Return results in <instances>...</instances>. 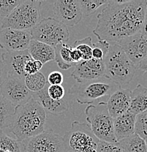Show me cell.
<instances>
[{
  "mask_svg": "<svg viewBox=\"0 0 147 152\" xmlns=\"http://www.w3.org/2000/svg\"><path fill=\"white\" fill-rule=\"evenodd\" d=\"M23 0H0V16L6 18Z\"/></svg>",
  "mask_w": 147,
  "mask_h": 152,
  "instance_id": "obj_30",
  "label": "cell"
},
{
  "mask_svg": "<svg viewBox=\"0 0 147 152\" xmlns=\"http://www.w3.org/2000/svg\"><path fill=\"white\" fill-rule=\"evenodd\" d=\"M24 83L26 88L31 93L38 92L45 88L48 83L45 75L38 72L32 75H26L24 77Z\"/></svg>",
  "mask_w": 147,
  "mask_h": 152,
  "instance_id": "obj_24",
  "label": "cell"
},
{
  "mask_svg": "<svg viewBox=\"0 0 147 152\" xmlns=\"http://www.w3.org/2000/svg\"><path fill=\"white\" fill-rule=\"evenodd\" d=\"M120 87L113 80L103 77L97 80L75 83L69 89V94L73 95L79 104H91L96 99L105 96H110Z\"/></svg>",
  "mask_w": 147,
  "mask_h": 152,
  "instance_id": "obj_5",
  "label": "cell"
},
{
  "mask_svg": "<svg viewBox=\"0 0 147 152\" xmlns=\"http://www.w3.org/2000/svg\"><path fill=\"white\" fill-rule=\"evenodd\" d=\"M118 142L122 152H147L146 141L135 133Z\"/></svg>",
  "mask_w": 147,
  "mask_h": 152,
  "instance_id": "obj_22",
  "label": "cell"
},
{
  "mask_svg": "<svg viewBox=\"0 0 147 152\" xmlns=\"http://www.w3.org/2000/svg\"><path fill=\"white\" fill-rule=\"evenodd\" d=\"M53 10L56 20L67 26L78 24L83 18L81 7L77 0L55 1Z\"/></svg>",
  "mask_w": 147,
  "mask_h": 152,
  "instance_id": "obj_13",
  "label": "cell"
},
{
  "mask_svg": "<svg viewBox=\"0 0 147 152\" xmlns=\"http://www.w3.org/2000/svg\"><path fill=\"white\" fill-rule=\"evenodd\" d=\"M64 81V77L61 72L59 71H53L49 74L48 83L49 85H61Z\"/></svg>",
  "mask_w": 147,
  "mask_h": 152,
  "instance_id": "obj_34",
  "label": "cell"
},
{
  "mask_svg": "<svg viewBox=\"0 0 147 152\" xmlns=\"http://www.w3.org/2000/svg\"><path fill=\"white\" fill-rule=\"evenodd\" d=\"M48 94L52 99L59 101L63 99L65 91L61 85H49L48 87Z\"/></svg>",
  "mask_w": 147,
  "mask_h": 152,
  "instance_id": "obj_31",
  "label": "cell"
},
{
  "mask_svg": "<svg viewBox=\"0 0 147 152\" xmlns=\"http://www.w3.org/2000/svg\"><path fill=\"white\" fill-rule=\"evenodd\" d=\"M85 114L91 131L99 140L117 142L113 130V118L108 113L106 102H101L96 105L88 104L85 109Z\"/></svg>",
  "mask_w": 147,
  "mask_h": 152,
  "instance_id": "obj_4",
  "label": "cell"
},
{
  "mask_svg": "<svg viewBox=\"0 0 147 152\" xmlns=\"http://www.w3.org/2000/svg\"><path fill=\"white\" fill-rule=\"evenodd\" d=\"M21 142L26 152H68L62 136L52 129L45 130Z\"/></svg>",
  "mask_w": 147,
  "mask_h": 152,
  "instance_id": "obj_9",
  "label": "cell"
},
{
  "mask_svg": "<svg viewBox=\"0 0 147 152\" xmlns=\"http://www.w3.org/2000/svg\"><path fill=\"white\" fill-rule=\"evenodd\" d=\"M74 48L77 49L81 54L82 60H89L91 58L93 43L91 37L76 40L74 43Z\"/></svg>",
  "mask_w": 147,
  "mask_h": 152,
  "instance_id": "obj_25",
  "label": "cell"
},
{
  "mask_svg": "<svg viewBox=\"0 0 147 152\" xmlns=\"http://www.w3.org/2000/svg\"><path fill=\"white\" fill-rule=\"evenodd\" d=\"M32 39L30 30L2 28L0 31V48L6 51L27 50Z\"/></svg>",
  "mask_w": 147,
  "mask_h": 152,
  "instance_id": "obj_12",
  "label": "cell"
},
{
  "mask_svg": "<svg viewBox=\"0 0 147 152\" xmlns=\"http://www.w3.org/2000/svg\"><path fill=\"white\" fill-rule=\"evenodd\" d=\"M146 148H147V142H146Z\"/></svg>",
  "mask_w": 147,
  "mask_h": 152,
  "instance_id": "obj_38",
  "label": "cell"
},
{
  "mask_svg": "<svg viewBox=\"0 0 147 152\" xmlns=\"http://www.w3.org/2000/svg\"><path fill=\"white\" fill-rule=\"evenodd\" d=\"M135 133L147 142V110L136 115Z\"/></svg>",
  "mask_w": 147,
  "mask_h": 152,
  "instance_id": "obj_28",
  "label": "cell"
},
{
  "mask_svg": "<svg viewBox=\"0 0 147 152\" xmlns=\"http://www.w3.org/2000/svg\"><path fill=\"white\" fill-rule=\"evenodd\" d=\"M28 50L23 51H5L1 53V58L7 69L8 77L24 79L26 73L24 66L26 61L31 59Z\"/></svg>",
  "mask_w": 147,
  "mask_h": 152,
  "instance_id": "obj_15",
  "label": "cell"
},
{
  "mask_svg": "<svg viewBox=\"0 0 147 152\" xmlns=\"http://www.w3.org/2000/svg\"><path fill=\"white\" fill-rule=\"evenodd\" d=\"M0 150L11 152H21L20 142L12 138L0 130Z\"/></svg>",
  "mask_w": 147,
  "mask_h": 152,
  "instance_id": "obj_26",
  "label": "cell"
},
{
  "mask_svg": "<svg viewBox=\"0 0 147 152\" xmlns=\"http://www.w3.org/2000/svg\"><path fill=\"white\" fill-rule=\"evenodd\" d=\"M48 83L43 89L38 92L32 93V99L38 102L43 107L45 112L58 115L67 111L69 108V104L67 101L64 99H61L59 101L52 99L48 94Z\"/></svg>",
  "mask_w": 147,
  "mask_h": 152,
  "instance_id": "obj_17",
  "label": "cell"
},
{
  "mask_svg": "<svg viewBox=\"0 0 147 152\" xmlns=\"http://www.w3.org/2000/svg\"><path fill=\"white\" fill-rule=\"evenodd\" d=\"M63 138L68 152H97L99 141L87 123L78 121L71 124L70 129Z\"/></svg>",
  "mask_w": 147,
  "mask_h": 152,
  "instance_id": "obj_7",
  "label": "cell"
},
{
  "mask_svg": "<svg viewBox=\"0 0 147 152\" xmlns=\"http://www.w3.org/2000/svg\"><path fill=\"white\" fill-rule=\"evenodd\" d=\"M130 90L120 87L109 96L106 102L107 108L112 118H116L128 111L130 104Z\"/></svg>",
  "mask_w": 147,
  "mask_h": 152,
  "instance_id": "obj_16",
  "label": "cell"
},
{
  "mask_svg": "<svg viewBox=\"0 0 147 152\" xmlns=\"http://www.w3.org/2000/svg\"><path fill=\"white\" fill-rule=\"evenodd\" d=\"M0 94L15 107L23 105L32 98V93L26 88L24 79L7 77L0 86Z\"/></svg>",
  "mask_w": 147,
  "mask_h": 152,
  "instance_id": "obj_11",
  "label": "cell"
},
{
  "mask_svg": "<svg viewBox=\"0 0 147 152\" xmlns=\"http://www.w3.org/2000/svg\"><path fill=\"white\" fill-rule=\"evenodd\" d=\"M27 50L31 58L40 61L42 64L55 60L54 48L43 42L31 39Z\"/></svg>",
  "mask_w": 147,
  "mask_h": 152,
  "instance_id": "obj_19",
  "label": "cell"
},
{
  "mask_svg": "<svg viewBox=\"0 0 147 152\" xmlns=\"http://www.w3.org/2000/svg\"><path fill=\"white\" fill-rule=\"evenodd\" d=\"M147 1L145 0L109 1L97 15L93 33L99 40L118 42L142 31Z\"/></svg>",
  "mask_w": 147,
  "mask_h": 152,
  "instance_id": "obj_1",
  "label": "cell"
},
{
  "mask_svg": "<svg viewBox=\"0 0 147 152\" xmlns=\"http://www.w3.org/2000/svg\"><path fill=\"white\" fill-rule=\"evenodd\" d=\"M97 152H122V149L118 142L110 143V142L99 140L97 145Z\"/></svg>",
  "mask_w": 147,
  "mask_h": 152,
  "instance_id": "obj_32",
  "label": "cell"
},
{
  "mask_svg": "<svg viewBox=\"0 0 147 152\" xmlns=\"http://www.w3.org/2000/svg\"><path fill=\"white\" fill-rule=\"evenodd\" d=\"M110 44L106 41L98 40L96 43L93 44L91 58L97 60H104L108 53Z\"/></svg>",
  "mask_w": 147,
  "mask_h": 152,
  "instance_id": "obj_29",
  "label": "cell"
},
{
  "mask_svg": "<svg viewBox=\"0 0 147 152\" xmlns=\"http://www.w3.org/2000/svg\"><path fill=\"white\" fill-rule=\"evenodd\" d=\"M147 110V88L138 84L131 91L130 104L128 111L138 115Z\"/></svg>",
  "mask_w": 147,
  "mask_h": 152,
  "instance_id": "obj_20",
  "label": "cell"
},
{
  "mask_svg": "<svg viewBox=\"0 0 147 152\" xmlns=\"http://www.w3.org/2000/svg\"><path fill=\"white\" fill-rule=\"evenodd\" d=\"M136 69L147 72V37L142 33L124 38L117 42Z\"/></svg>",
  "mask_w": 147,
  "mask_h": 152,
  "instance_id": "obj_10",
  "label": "cell"
},
{
  "mask_svg": "<svg viewBox=\"0 0 147 152\" xmlns=\"http://www.w3.org/2000/svg\"><path fill=\"white\" fill-rule=\"evenodd\" d=\"M46 112L34 99L15 107L12 123L9 126L18 142L34 137L45 131Z\"/></svg>",
  "mask_w": 147,
  "mask_h": 152,
  "instance_id": "obj_2",
  "label": "cell"
},
{
  "mask_svg": "<svg viewBox=\"0 0 147 152\" xmlns=\"http://www.w3.org/2000/svg\"><path fill=\"white\" fill-rule=\"evenodd\" d=\"M146 58H147V54H146Z\"/></svg>",
  "mask_w": 147,
  "mask_h": 152,
  "instance_id": "obj_39",
  "label": "cell"
},
{
  "mask_svg": "<svg viewBox=\"0 0 147 152\" xmlns=\"http://www.w3.org/2000/svg\"><path fill=\"white\" fill-rule=\"evenodd\" d=\"M41 1L23 0L1 23V28L31 30L39 22Z\"/></svg>",
  "mask_w": 147,
  "mask_h": 152,
  "instance_id": "obj_6",
  "label": "cell"
},
{
  "mask_svg": "<svg viewBox=\"0 0 147 152\" xmlns=\"http://www.w3.org/2000/svg\"><path fill=\"white\" fill-rule=\"evenodd\" d=\"M8 77L7 69L2 60L0 58V86L2 84Z\"/></svg>",
  "mask_w": 147,
  "mask_h": 152,
  "instance_id": "obj_35",
  "label": "cell"
},
{
  "mask_svg": "<svg viewBox=\"0 0 147 152\" xmlns=\"http://www.w3.org/2000/svg\"><path fill=\"white\" fill-rule=\"evenodd\" d=\"M15 110V106L0 94V130L10 126Z\"/></svg>",
  "mask_w": 147,
  "mask_h": 152,
  "instance_id": "obj_23",
  "label": "cell"
},
{
  "mask_svg": "<svg viewBox=\"0 0 147 152\" xmlns=\"http://www.w3.org/2000/svg\"><path fill=\"white\" fill-rule=\"evenodd\" d=\"M105 77L118 85L128 84L135 75L136 67L117 44L110 45L104 58Z\"/></svg>",
  "mask_w": 147,
  "mask_h": 152,
  "instance_id": "obj_3",
  "label": "cell"
},
{
  "mask_svg": "<svg viewBox=\"0 0 147 152\" xmlns=\"http://www.w3.org/2000/svg\"><path fill=\"white\" fill-rule=\"evenodd\" d=\"M135 120L136 115L129 111L113 118V130L117 142L135 133Z\"/></svg>",
  "mask_w": 147,
  "mask_h": 152,
  "instance_id": "obj_18",
  "label": "cell"
},
{
  "mask_svg": "<svg viewBox=\"0 0 147 152\" xmlns=\"http://www.w3.org/2000/svg\"><path fill=\"white\" fill-rule=\"evenodd\" d=\"M109 1L107 0H91V1H79L82 13L85 16H89L91 14L95 12V11L100 6L107 4Z\"/></svg>",
  "mask_w": 147,
  "mask_h": 152,
  "instance_id": "obj_27",
  "label": "cell"
},
{
  "mask_svg": "<svg viewBox=\"0 0 147 152\" xmlns=\"http://www.w3.org/2000/svg\"><path fill=\"white\" fill-rule=\"evenodd\" d=\"M71 48L67 43H60L54 48L55 61L61 69L67 70L75 65L70 58Z\"/></svg>",
  "mask_w": 147,
  "mask_h": 152,
  "instance_id": "obj_21",
  "label": "cell"
},
{
  "mask_svg": "<svg viewBox=\"0 0 147 152\" xmlns=\"http://www.w3.org/2000/svg\"><path fill=\"white\" fill-rule=\"evenodd\" d=\"M74 66L75 69L71 76L76 83H83L105 77L104 60L91 58L89 60H81Z\"/></svg>",
  "mask_w": 147,
  "mask_h": 152,
  "instance_id": "obj_14",
  "label": "cell"
},
{
  "mask_svg": "<svg viewBox=\"0 0 147 152\" xmlns=\"http://www.w3.org/2000/svg\"><path fill=\"white\" fill-rule=\"evenodd\" d=\"M141 33L144 37H147V8L146 11V14H145L144 21H143V28H142Z\"/></svg>",
  "mask_w": 147,
  "mask_h": 152,
  "instance_id": "obj_37",
  "label": "cell"
},
{
  "mask_svg": "<svg viewBox=\"0 0 147 152\" xmlns=\"http://www.w3.org/2000/svg\"><path fill=\"white\" fill-rule=\"evenodd\" d=\"M70 58L71 60H72V62L74 64H77V63L80 62L82 60L81 54H80V52L77 50L75 48L72 47L70 51Z\"/></svg>",
  "mask_w": 147,
  "mask_h": 152,
  "instance_id": "obj_36",
  "label": "cell"
},
{
  "mask_svg": "<svg viewBox=\"0 0 147 152\" xmlns=\"http://www.w3.org/2000/svg\"><path fill=\"white\" fill-rule=\"evenodd\" d=\"M42 66H43V64L40 61H36L33 58H31V59L28 60L25 64V73H26V75H32V74L37 73L42 69Z\"/></svg>",
  "mask_w": 147,
  "mask_h": 152,
  "instance_id": "obj_33",
  "label": "cell"
},
{
  "mask_svg": "<svg viewBox=\"0 0 147 152\" xmlns=\"http://www.w3.org/2000/svg\"><path fill=\"white\" fill-rule=\"evenodd\" d=\"M32 39L55 48L60 43H67L69 33L67 26L54 18H45L31 30Z\"/></svg>",
  "mask_w": 147,
  "mask_h": 152,
  "instance_id": "obj_8",
  "label": "cell"
}]
</instances>
